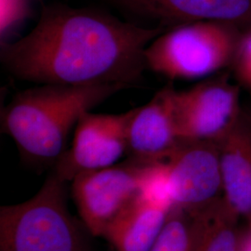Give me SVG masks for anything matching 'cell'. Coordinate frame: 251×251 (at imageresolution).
<instances>
[{
  "mask_svg": "<svg viewBox=\"0 0 251 251\" xmlns=\"http://www.w3.org/2000/svg\"><path fill=\"white\" fill-rule=\"evenodd\" d=\"M163 32L97 9L55 3L43 8L26 36L2 45L1 62L17 79L40 85L129 88L142 80L145 49Z\"/></svg>",
  "mask_w": 251,
  "mask_h": 251,
  "instance_id": "6da1fadb",
  "label": "cell"
},
{
  "mask_svg": "<svg viewBox=\"0 0 251 251\" xmlns=\"http://www.w3.org/2000/svg\"><path fill=\"white\" fill-rule=\"evenodd\" d=\"M124 89L118 84H41L18 92L2 109L1 130L13 139L26 161L55 166L80 117Z\"/></svg>",
  "mask_w": 251,
  "mask_h": 251,
  "instance_id": "7a4b0ae2",
  "label": "cell"
},
{
  "mask_svg": "<svg viewBox=\"0 0 251 251\" xmlns=\"http://www.w3.org/2000/svg\"><path fill=\"white\" fill-rule=\"evenodd\" d=\"M65 184L53 172L33 198L0 207V251H90Z\"/></svg>",
  "mask_w": 251,
  "mask_h": 251,
  "instance_id": "3957f363",
  "label": "cell"
},
{
  "mask_svg": "<svg viewBox=\"0 0 251 251\" xmlns=\"http://www.w3.org/2000/svg\"><path fill=\"white\" fill-rule=\"evenodd\" d=\"M241 36L238 27L216 21L172 27L145 49L146 69L171 80L206 77L233 63Z\"/></svg>",
  "mask_w": 251,
  "mask_h": 251,
  "instance_id": "277c9868",
  "label": "cell"
},
{
  "mask_svg": "<svg viewBox=\"0 0 251 251\" xmlns=\"http://www.w3.org/2000/svg\"><path fill=\"white\" fill-rule=\"evenodd\" d=\"M150 163L128 158L118 165L81 172L74 178L73 198L90 234L103 237L110 224L139 196Z\"/></svg>",
  "mask_w": 251,
  "mask_h": 251,
  "instance_id": "5b68a950",
  "label": "cell"
},
{
  "mask_svg": "<svg viewBox=\"0 0 251 251\" xmlns=\"http://www.w3.org/2000/svg\"><path fill=\"white\" fill-rule=\"evenodd\" d=\"M239 100V88L226 76L175 90L174 115L180 140L219 143L242 113Z\"/></svg>",
  "mask_w": 251,
  "mask_h": 251,
  "instance_id": "8992f818",
  "label": "cell"
},
{
  "mask_svg": "<svg viewBox=\"0 0 251 251\" xmlns=\"http://www.w3.org/2000/svg\"><path fill=\"white\" fill-rule=\"evenodd\" d=\"M135 108L119 115L85 113L75 127L72 146L55 164L54 173L72 181L84 171L111 167L127 150V131Z\"/></svg>",
  "mask_w": 251,
  "mask_h": 251,
  "instance_id": "52a82bcc",
  "label": "cell"
},
{
  "mask_svg": "<svg viewBox=\"0 0 251 251\" xmlns=\"http://www.w3.org/2000/svg\"><path fill=\"white\" fill-rule=\"evenodd\" d=\"M163 161L174 207L194 213L223 198L218 143L182 141Z\"/></svg>",
  "mask_w": 251,
  "mask_h": 251,
  "instance_id": "ba28073f",
  "label": "cell"
},
{
  "mask_svg": "<svg viewBox=\"0 0 251 251\" xmlns=\"http://www.w3.org/2000/svg\"><path fill=\"white\" fill-rule=\"evenodd\" d=\"M131 15L172 27L202 22H223L251 27V0H109Z\"/></svg>",
  "mask_w": 251,
  "mask_h": 251,
  "instance_id": "9c48e42d",
  "label": "cell"
},
{
  "mask_svg": "<svg viewBox=\"0 0 251 251\" xmlns=\"http://www.w3.org/2000/svg\"><path fill=\"white\" fill-rule=\"evenodd\" d=\"M174 92L175 88L167 85L148 103L135 108L127 131L128 158L163 161L182 142L174 115Z\"/></svg>",
  "mask_w": 251,
  "mask_h": 251,
  "instance_id": "30bf717a",
  "label": "cell"
},
{
  "mask_svg": "<svg viewBox=\"0 0 251 251\" xmlns=\"http://www.w3.org/2000/svg\"><path fill=\"white\" fill-rule=\"evenodd\" d=\"M223 197L251 227V118L241 115L218 143Z\"/></svg>",
  "mask_w": 251,
  "mask_h": 251,
  "instance_id": "8fae6325",
  "label": "cell"
},
{
  "mask_svg": "<svg viewBox=\"0 0 251 251\" xmlns=\"http://www.w3.org/2000/svg\"><path fill=\"white\" fill-rule=\"evenodd\" d=\"M170 212L139 195L110 224L103 237L117 251H150Z\"/></svg>",
  "mask_w": 251,
  "mask_h": 251,
  "instance_id": "7c38bea8",
  "label": "cell"
},
{
  "mask_svg": "<svg viewBox=\"0 0 251 251\" xmlns=\"http://www.w3.org/2000/svg\"><path fill=\"white\" fill-rule=\"evenodd\" d=\"M192 216L193 251H240L241 235L237 224L240 217L224 197Z\"/></svg>",
  "mask_w": 251,
  "mask_h": 251,
  "instance_id": "4fadbf2b",
  "label": "cell"
},
{
  "mask_svg": "<svg viewBox=\"0 0 251 251\" xmlns=\"http://www.w3.org/2000/svg\"><path fill=\"white\" fill-rule=\"evenodd\" d=\"M194 232L192 216L174 207L150 251H193Z\"/></svg>",
  "mask_w": 251,
  "mask_h": 251,
  "instance_id": "5bb4252c",
  "label": "cell"
},
{
  "mask_svg": "<svg viewBox=\"0 0 251 251\" xmlns=\"http://www.w3.org/2000/svg\"><path fill=\"white\" fill-rule=\"evenodd\" d=\"M233 63L238 78L251 89V27L241 36Z\"/></svg>",
  "mask_w": 251,
  "mask_h": 251,
  "instance_id": "9a60e30c",
  "label": "cell"
},
{
  "mask_svg": "<svg viewBox=\"0 0 251 251\" xmlns=\"http://www.w3.org/2000/svg\"><path fill=\"white\" fill-rule=\"evenodd\" d=\"M1 34L23 20L27 12L26 0H1Z\"/></svg>",
  "mask_w": 251,
  "mask_h": 251,
  "instance_id": "2e32d148",
  "label": "cell"
},
{
  "mask_svg": "<svg viewBox=\"0 0 251 251\" xmlns=\"http://www.w3.org/2000/svg\"><path fill=\"white\" fill-rule=\"evenodd\" d=\"M240 251H251V227H249L247 233L241 235Z\"/></svg>",
  "mask_w": 251,
  "mask_h": 251,
  "instance_id": "e0dca14e",
  "label": "cell"
}]
</instances>
